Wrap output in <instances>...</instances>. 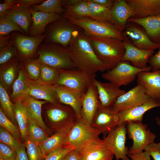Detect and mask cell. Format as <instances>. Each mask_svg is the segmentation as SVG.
Segmentation results:
<instances>
[{
	"mask_svg": "<svg viewBox=\"0 0 160 160\" xmlns=\"http://www.w3.org/2000/svg\"><path fill=\"white\" fill-rule=\"evenodd\" d=\"M87 1L89 10V17L98 21L110 22L111 8L101 6L90 0Z\"/></svg>",
	"mask_w": 160,
	"mask_h": 160,
	"instance_id": "obj_35",
	"label": "cell"
},
{
	"mask_svg": "<svg viewBox=\"0 0 160 160\" xmlns=\"http://www.w3.org/2000/svg\"><path fill=\"white\" fill-rule=\"evenodd\" d=\"M127 22L141 26L152 41L160 44V14L143 18L132 17L128 20Z\"/></svg>",
	"mask_w": 160,
	"mask_h": 160,
	"instance_id": "obj_29",
	"label": "cell"
},
{
	"mask_svg": "<svg viewBox=\"0 0 160 160\" xmlns=\"http://www.w3.org/2000/svg\"><path fill=\"white\" fill-rule=\"evenodd\" d=\"M127 123L117 126L108 133L103 139L115 156L116 160H131L129 149L126 146Z\"/></svg>",
	"mask_w": 160,
	"mask_h": 160,
	"instance_id": "obj_12",
	"label": "cell"
},
{
	"mask_svg": "<svg viewBox=\"0 0 160 160\" xmlns=\"http://www.w3.org/2000/svg\"><path fill=\"white\" fill-rule=\"evenodd\" d=\"M30 8L32 21L29 31L30 36L43 34L46 31L47 25L59 20L62 17L59 14L36 11L33 10L31 7Z\"/></svg>",
	"mask_w": 160,
	"mask_h": 160,
	"instance_id": "obj_24",
	"label": "cell"
},
{
	"mask_svg": "<svg viewBox=\"0 0 160 160\" xmlns=\"http://www.w3.org/2000/svg\"><path fill=\"white\" fill-rule=\"evenodd\" d=\"M51 86L57 95L59 102L71 107L75 113L77 121H81V100L84 93L57 84Z\"/></svg>",
	"mask_w": 160,
	"mask_h": 160,
	"instance_id": "obj_17",
	"label": "cell"
},
{
	"mask_svg": "<svg viewBox=\"0 0 160 160\" xmlns=\"http://www.w3.org/2000/svg\"><path fill=\"white\" fill-rule=\"evenodd\" d=\"M93 82L97 87L99 101L102 106H112L119 97L126 92L112 82L103 83L95 79Z\"/></svg>",
	"mask_w": 160,
	"mask_h": 160,
	"instance_id": "obj_21",
	"label": "cell"
},
{
	"mask_svg": "<svg viewBox=\"0 0 160 160\" xmlns=\"http://www.w3.org/2000/svg\"><path fill=\"white\" fill-rule=\"evenodd\" d=\"M98 59L110 70L122 61L125 52L123 41L115 38L87 35Z\"/></svg>",
	"mask_w": 160,
	"mask_h": 160,
	"instance_id": "obj_2",
	"label": "cell"
},
{
	"mask_svg": "<svg viewBox=\"0 0 160 160\" xmlns=\"http://www.w3.org/2000/svg\"><path fill=\"white\" fill-rule=\"evenodd\" d=\"M17 49L11 40L8 45L0 49V65L6 63L14 57H17Z\"/></svg>",
	"mask_w": 160,
	"mask_h": 160,
	"instance_id": "obj_45",
	"label": "cell"
},
{
	"mask_svg": "<svg viewBox=\"0 0 160 160\" xmlns=\"http://www.w3.org/2000/svg\"><path fill=\"white\" fill-rule=\"evenodd\" d=\"M27 74L23 63L21 66L17 78L14 82L10 97L13 102H23L30 96L27 82Z\"/></svg>",
	"mask_w": 160,
	"mask_h": 160,
	"instance_id": "obj_30",
	"label": "cell"
},
{
	"mask_svg": "<svg viewBox=\"0 0 160 160\" xmlns=\"http://www.w3.org/2000/svg\"><path fill=\"white\" fill-rule=\"evenodd\" d=\"M148 63L152 71L160 70V48L158 52L149 58Z\"/></svg>",
	"mask_w": 160,
	"mask_h": 160,
	"instance_id": "obj_49",
	"label": "cell"
},
{
	"mask_svg": "<svg viewBox=\"0 0 160 160\" xmlns=\"http://www.w3.org/2000/svg\"><path fill=\"white\" fill-rule=\"evenodd\" d=\"M11 35V40L17 51V58L23 63L33 59L37 54L38 49L46 36L45 34L26 36L17 31L12 32Z\"/></svg>",
	"mask_w": 160,
	"mask_h": 160,
	"instance_id": "obj_10",
	"label": "cell"
},
{
	"mask_svg": "<svg viewBox=\"0 0 160 160\" xmlns=\"http://www.w3.org/2000/svg\"><path fill=\"white\" fill-rule=\"evenodd\" d=\"M144 151L148 153L153 160H160V142L150 144L145 148Z\"/></svg>",
	"mask_w": 160,
	"mask_h": 160,
	"instance_id": "obj_48",
	"label": "cell"
},
{
	"mask_svg": "<svg viewBox=\"0 0 160 160\" xmlns=\"http://www.w3.org/2000/svg\"><path fill=\"white\" fill-rule=\"evenodd\" d=\"M123 34L135 47L139 49L154 50L160 48V44L152 41L145 32L135 25H129L126 26Z\"/></svg>",
	"mask_w": 160,
	"mask_h": 160,
	"instance_id": "obj_23",
	"label": "cell"
},
{
	"mask_svg": "<svg viewBox=\"0 0 160 160\" xmlns=\"http://www.w3.org/2000/svg\"><path fill=\"white\" fill-rule=\"evenodd\" d=\"M131 160H151L150 155L145 151L135 154L128 155Z\"/></svg>",
	"mask_w": 160,
	"mask_h": 160,
	"instance_id": "obj_52",
	"label": "cell"
},
{
	"mask_svg": "<svg viewBox=\"0 0 160 160\" xmlns=\"http://www.w3.org/2000/svg\"><path fill=\"white\" fill-rule=\"evenodd\" d=\"M13 108L22 140L25 141L28 136V113L26 108L23 102L16 101L13 102Z\"/></svg>",
	"mask_w": 160,
	"mask_h": 160,
	"instance_id": "obj_34",
	"label": "cell"
},
{
	"mask_svg": "<svg viewBox=\"0 0 160 160\" xmlns=\"http://www.w3.org/2000/svg\"><path fill=\"white\" fill-rule=\"evenodd\" d=\"M65 8L63 15L73 17H89V10L87 0H63Z\"/></svg>",
	"mask_w": 160,
	"mask_h": 160,
	"instance_id": "obj_32",
	"label": "cell"
},
{
	"mask_svg": "<svg viewBox=\"0 0 160 160\" xmlns=\"http://www.w3.org/2000/svg\"><path fill=\"white\" fill-rule=\"evenodd\" d=\"M92 2L101 6L111 8L115 0H90Z\"/></svg>",
	"mask_w": 160,
	"mask_h": 160,
	"instance_id": "obj_54",
	"label": "cell"
},
{
	"mask_svg": "<svg viewBox=\"0 0 160 160\" xmlns=\"http://www.w3.org/2000/svg\"><path fill=\"white\" fill-rule=\"evenodd\" d=\"M40 74L39 80L49 85L56 84L58 77L57 69L40 61Z\"/></svg>",
	"mask_w": 160,
	"mask_h": 160,
	"instance_id": "obj_39",
	"label": "cell"
},
{
	"mask_svg": "<svg viewBox=\"0 0 160 160\" xmlns=\"http://www.w3.org/2000/svg\"><path fill=\"white\" fill-rule=\"evenodd\" d=\"M0 103V108L3 112L13 123L17 125L13 110V103L11 101L7 91L1 84Z\"/></svg>",
	"mask_w": 160,
	"mask_h": 160,
	"instance_id": "obj_38",
	"label": "cell"
},
{
	"mask_svg": "<svg viewBox=\"0 0 160 160\" xmlns=\"http://www.w3.org/2000/svg\"><path fill=\"white\" fill-rule=\"evenodd\" d=\"M44 0H17L15 4L5 13L11 19L19 25L27 34H29L32 23L30 7L40 4Z\"/></svg>",
	"mask_w": 160,
	"mask_h": 160,
	"instance_id": "obj_13",
	"label": "cell"
},
{
	"mask_svg": "<svg viewBox=\"0 0 160 160\" xmlns=\"http://www.w3.org/2000/svg\"><path fill=\"white\" fill-rule=\"evenodd\" d=\"M123 41L125 52L122 61H129L132 65L139 68L147 67V63L153 55L154 50L139 49L135 47L125 36Z\"/></svg>",
	"mask_w": 160,
	"mask_h": 160,
	"instance_id": "obj_19",
	"label": "cell"
},
{
	"mask_svg": "<svg viewBox=\"0 0 160 160\" xmlns=\"http://www.w3.org/2000/svg\"><path fill=\"white\" fill-rule=\"evenodd\" d=\"M16 160H29L27 153L25 151L24 144L17 151Z\"/></svg>",
	"mask_w": 160,
	"mask_h": 160,
	"instance_id": "obj_53",
	"label": "cell"
},
{
	"mask_svg": "<svg viewBox=\"0 0 160 160\" xmlns=\"http://www.w3.org/2000/svg\"><path fill=\"white\" fill-rule=\"evenodd\" d=\"M27 82L29 88L30 96L36 99L44 100L51 103H60L51 85L43 83L39 79H31L28 76Z\"/></svg>",
	"mask_w": 160,
	"mask_h": 160,
	"instance_id": "obj_26",
	"label": "cell"
},
{
	"mask_svg": "<svg viewBox=\"0 0 160 160\" xmlns=\"http://www.w3.org/2000/svg\"><path fill=\"white\" fill-rule=\"evenodd\" d=\"M160 107V100L151 98L145 103L119 112L118 126L131 121H142L144 114L153 108Z\"/></svg>",
	"mask_w": 160,
	"mask_h": 160,
	"instance_id": "obj_20",
	"label": "cell"
},
{
	"mask_svg": "<svg viewBox=\"0 0 160 160\" xmlns=\"http://www.w3.org/2000/svg\"><path fill=\"white\" fill-rule=\"evenodd\" d=\"M0 160H3V159H0Z\"/></svg>",
	"mask_w": 160,
	"mask_h": 160,
	"instance_id": "obj_57",
	"label": "cell"
},
{
	"mask_svg": "<svg viewBox=\"0 0 160 160\" xmlns=\"http://www.w3.org/2000/svg\"><path fill=\"white\" fill-rule=\"evenodd\" d=\"M156 122L157 124L159 126H160V119L159 118L157 117L156 118Z\"/></svg>",
	"mask_w": 160,
	"mask_h": 160,
	"instance_id": "obj_56",
	"label": "cell"
},
{
	"mask_svg": "<svg viewBox=\"0 0 160 160\" xmlns=\"http://www.w3.org/2000/svg\"><path fill=\"white\" fill-rule=\"evenodd\" d=\"M58 77L57 84L85 93L92 83L95 74L78 70L57 69Z\"/></svg>",
	"mask_w": 160,
	"mask_h": 160,
	"instance_id": "obj_7",
	"label": "cell"
},
{
	"mask_svg": "<svg viewBox=\"0 0 160 160\" xmlns=\"http://www.w3.org/2000/svg\"><path fill=\"white\" fill-rule=\"evenodd\" d=\"M127 132L129 138L132 140L129 154H135L142 152L145 148L154 142L156 135L148 128L142 121H134L127 123Z\"/></svg>",
	"mask_w": 160,
	"mask_h": 160,
	"instance_id": "obj_8",
	"label": "cell"
},
{
	"mask_svg": "<svg viewBox=\"0 0 160 160\" xmlns=\"http://www.w3.org/2000/svg\"><path fill=\"white\" fill-rule=\"evenodd\" d=\"M0 125L8 131L15 138L21 141L23 140L18 126L13 123L0 108Z\"/></svg>",
	"mask_w": 160,
	"mask_h": 160,
	"instance_id": "obj_42",
	"label": "cell"
},
{
	"mask_svg": "<svg viewBox=\"0 0 160 160\" xmlns=\"http://www.w3.org/2000/svg\"><path fill=\"white\" fill-rule=\"evenodd\" d=\"M17 152L1 142L0 143V159L4 160H16Z\"/></svg>",
	"mask_w": 160,
	"mask_h": 160,
	"instance_id": "obj_46",
	"label": "cell"
},
{
	"mask_svg": "<svg viewBox=\"0 0 160 160\" xmlns=\"http://www.w3.org/2000/svg\"><path fill=\"white\" fill-rule=\"evenodd\" d=\"M32 9L36 11L47 13H55L61 15L64 12L63 7V0H47L39 4H33L31 6Z\"/></svg>",
	"mask_w": 160,
	"mask_h": 160,
	"instance_id": "obj_36",
	"label": "cell"
},
{
	"mask_svg": "<svg viewBox=\"0 0 160 160\" xmlns=\"http://www.w3.org/2000/svg\"><path fill=\"white\" fill-rule=\"evenodd\" d=\"M65 17L71 23L83 29L86 35L113 38L122 41L124 39L123 33L111 23L97 20L89 17Z\"/></svg>",
	"mask_w": 160,
	"mask_h": 160,
	"instance_id": "obj_5",
	"label": "cell"
},
{
	"mask_svg": "<svg viewBox=\"0 0 160 160\" xmlns=\"http://www.w3.org/2000/svg\"><path fill=\"white\" fill-rule=\"evenodd\" d=\"M27 135L31 140L38 143L49 137V135L29 116L28 114Z\"/></svg>",
	"mask_w": 160,
	"mask_h": 160,
	"instance_id": "obj_37",
	"label": "cell"
},
{
	"mask_svg": "<svg viewBox=\"0 0 160 160\" xmlns=\"http://www.w3.org/2000/svg\"><path fill=\"white\" fill-rule=\"evenodd\" d=\"M17 0H5L3 3L0 4V16L5 13L15 4Z\"/></svg>",
	"mask_w": 160,
	"mask_h": 160,
	"instance_id": "obj_51",
	"label": "cell"
},
{
	"mask_svg": "<svg viewBox=\"0 0 160 160\" xmlns=\"http://www.w3.org/2000/svg\"><path fill=\"white\" fill-rule=\"evenodd\" d=\"M47 103L46 101L38 100L31 96L23 102L29 116L49 135L52 133L42 117V106Z\"/></svg>",
	"mask_w": 160,
	"mask_h": 160,
	"instance_id": "obj_31",
	"label": "cell"
},
{
	"mask_svg": "<svg viewBox=\"0 0 160 160\" xmlns=\"http://www.w3.org/2000/svg\"><path fill=\"white\" fill-rule=\"evenodd\" d=\"M103 132L77 121L68 132L64 147L78 149L89 140L99 137Z\"/></svg>",
	"mask_w": 160,
	"mask_h": 160,
	"instance_id": "obj_11",
	"label": "cell"
},
{
	"mask_svg": "<svg viewBox=\"0 0 160 160\" xmlns=\"http://www.w3.org/2000/svg\"><path fill=\"white\" fill-rule=\"evenodd\" d=\"M119 118L118 113L111 106H102L100 104L92 120L91 126L107 133L118 126Z\"/></svg>",
	"mask_w": 160,
	"mask_h": 160,
	"instance_id": "obj_18",
	"label": "cell"
},
{
	"mask_svg": "<svg viewBox=\"0 0 160 160\" xmlns=\"http://www.w3.org/2000/svg\"><path fill=\"white\" fill-rule=\"evenodd\" d=\"M24 145L29 160H44L45 158L38 143L31 140L27 136Z\"/></svg>",
	"mask_w": 160,
	"mask_h": 160,
	"instance_id": "obj_41",
	"label": "cell"
},
{
	"mask_svg": "<svg viewBox=\"0 0 160 160\" xmlns=\"http://www.w3.org/2000/svg\"><path fill=\"white\" fill-rule=\"evenodd\" d=\"M132 9L134 17L143 18L160 14V0H126Z\"/></svg>",
	"mask_w": 160,
	"mask_h": 160,
	"instance_id": "obj_27",
	"label": "cell"
},
{
	"mask_svg": "<svg viewBox=\"0 0 160 160\" xmlns=\"http://www.w3.org/2000/svg\"><path fill=\"white\" fill-rule=\"evenodd\" d=\"M37 53L39 60L55 69L76 68L68 48L54 43L42 44L39 47Z\"/></svg>",
	"mask_w": 160,
	"mask_h": 160,
	"instance_id": "obj_4",
	"label": "cell"
},
{
	"mask_svg": "<svg viewBox=\"0 0 160 160\" xmlns=\"http://www.w3.org/2000/svg\"><path fill=\"white\" fill-rule=\"evenodd\" d=\"M137 77V84L144 87L151 98L160 100V70L141 72Z\"/></svg>",
	"mask_w": 160,
	"mask_h": 160,
	"instance_id": "obj_25",
	"label": "cell"
},
{
	"mask_svg": "<svg viewBox=\"0 0 160 160\" xmlns=\"http://www.w3.org/2000/svg\"><path fill=\"white\" fill-rule=\"evenodd\" d=\"M61 160H82V157L78 150L73 149L68 152Z\"/></svg>",
	"mask_w": 160,
	"mask_h": 160,
	"instance_id": "obj_50",
	"label": "cell"
},
{
	"mask_svg": "<svg viewBox=\"0 0 160 160\" xmlns=\"http://www.w3.org/2000/svg\"><path fill=\"white\" fill-rule=\"evenodd\" d=\"M49 25L45 34L46 43L59 44L66 48L81 29L69 22L63 15Z\"/></svg>",
	"mask_w": 160,
	"mask_h": 160,
	"instance_id": "obj_6",
	"label": "cell"
},
{
	"mask_svg": "<svg viewBox=\"0 0 160 160\" xmlns=\"http://www.w3.org/2000/svg\"><path fill=\"white\" fill-rule=\"evenodd\" d=\"M47 103L43 105V114L52 133L69 131L77 121L73 109L60 103Z\"/></svg>",
	"mask_w": 160,
	"mask_h": 160,
	"instance_id": "obj_3",
	"label": "cell"
},
{
	"mask_svg": "<svg viewBox=\"0 0 160 160\" xmlns=\"http://www.w3.org/2000/svg\"><path fill=\"white\" fill-rule=\"evenodd\" d=\"M11 41V34L7 36L0 37V49L8 45Z\"/></svg>",
	"mask_w": 160,
	"mask_h": 160,
	"instance_id": "obj_55",
	"label": "cell"
},
{
	"mask_svg": "<svg viewBox=\"0 0 160 160\" xmlns=\"http://www.w3.org/2000/svg\"><path fill=\"white\" fill-rule=\"evenodd\" d=\"M28 77L35 80L39 79L40 74V61L33 58L23 63Z\"/></svg>",
	"mask_w": 160,
	"mask_h": 160,
	"instance_id": "obj_43",
	"label": "cell"
},
{
	"mask_svg": "<svg viewBox=\"0 0 160 160\" xmlns=\"http://www.w3.org/2000/svg\"><path fill=\"white\" fill-rule=\"evenodd\" d=\"M82 160H112L113 153L99 137L89 140L78 149Z\"/></svg>",
	"mask_w": 160,
	"mask_h": 160,
	"instance_id": "obj_15",
	"label": "cell"
},
{
	"mask_svg": "<svg viewBox=\"0 0 160 160\" xmlns=\"http://www.w3.org/2000/svg\"><path fill=\"white\" fill-rule=\"evenodd\" d=\"M68 132L55 133L38 143L45 157L53 151L64 147Z\"/></svg>",
	"mask_w": 160,
	"mask_h": 160,
	"instance_id": "obj_33",
	"label": "cell"
},
{
	"mask_svg": "<svg viewBox=\"0 0 160 160\" xmlns=\"http://www.w3.org/2000/svg\"><path fill=\"white\" fill-rule=\"evenodd\" d=\"M17 57H15L0 65V84L7 92H12L13 85L18 75L21 63Z\"/></svg>",
	"mask_w": 160,
	"mask_h": 160,
	"instance_id": "obj_28",
	"label": "cell"
},
{
	"mask_svg": "<svg viewBox=\"0 0 160 160\" xmlns=\"http://www.w3.org/2000/svg\"><path fill=\"white\" fill-rule=\"evenodd\" d=\"M111 16L110 22L122 32L125 28L128 20L134 17V13L126 0H117L111 8Z\"/></svg>",
	"mask_w": 160,
	"mask_h": 160,
	"instance_id": "obj_22",
	"label": "cell"
},
{
	"mask_svg": "<svg viewBox=\"0 0 160 160\" xmlns=\"http://www.w3.org/2000/svg\"><path fill=\"white\" fill-rule=\"evenodd\" d=\"M150 66L144 68H136L127 61H121L113 68L102 74L104 79L114 83L119 87L126 85L133 81L139 73L150 71Z\"/></svg>",
	"mask_w": 160,
	"mask_h": 160,
	"instance_id": "obj_9",
	"label": "cell"
},
{
	"mask_svg": "<svg viewBox=\"0 0 160 160\" xmlns=\"http://www.w3.org/2000/svg\"><path fill=\"white\" fill-rule=\"evenodd\" d=\"M71 148L63 147L51 152L47 156L44 160H61L70 151Z\"/></svg>",
	"mask_w": 160,
	"mask_h": 160,
	"instance_id": "obj_47",
	"label": "cell"
},
{
	"mask_svg": "<svg viewBox=\"0 0 160 160\" xmlns=\"http://www.w3.org/2000/svg\"><path fill=\"white\" fill-rule=\"evenodd\" d=\"M17 31L24 34L25 32L17 23L4 14L0 16V37L7 36Z\"/></svg>",
	"mask_w": 160,
	"mask_h": 160,
	"instance_id": "obj_40",
	"label": "cell"
},
{
	"mask_svg": "<svg viewBox=\"0 0 160 160\" xmlns=\"http://www.w3.org/2000/svg\"><path fill=\"white\" fill-rule=\"evenodd\" d=\"M100 104L97 89L93 82L82 96L81 121L91 126L93 119Z\"/></svg>",
	"mask_w": 160,
	"mask_h": 160,
	"instance_id": "obj_16",
	"label": "cell"
},
{
	"mask_svg": "<svg viewBox=\"0 0 160 160\" xmlns=\"http://www.w3.org/2000/svg\"><path fill=\"white\" fill-rule=\"evenodd\" d=\"M151 97L144 87L137 84L119 97L111 107L116 113L127 109L142 104Z\"/></svg>",
	"mask_w": 160,
	"mask_h": 160,
	"instance_id": "obj_14",
	"label": "cell"
},
{
	"mask_svg": "<svg viewBox=\"0 0 160 160\" xmlns=\"http://www.w3.org/2000/svg\"><path fill=\"white\" fill-rule=\"evenodd\" d=\"M71 58L78 69L92 73L107 70L95 55L87 35L80 32L68 47Z\"/></svg>",
	"mask_w": 160,
	"mask_h": 160,
	"instance_id": "obj_1",
	"label": "cell"
},
{
	"mask_svg": "<svg viewBox=\"0 0 160 160\" xmlns=\"http://www.w3.org/2000/svg\"><path fill=\"white\" fill-rule=\"evenodd\" d=\"M0 141L16 151L23 145L4 128L0 127Z\"/></svg>",
	"mask_w": 160,
	"mask_h": 160,
	"instance_id": "obj_44",
	"label": "cell"
}]
</instances>
